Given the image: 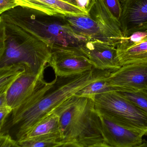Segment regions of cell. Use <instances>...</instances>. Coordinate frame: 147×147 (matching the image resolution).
<instances>
[{"mask_svg":"<svg viewBox=\"0 0 147 147\" xmlns=\"http://www.w3.org/2000/svg\"><path fill=\"white\" fill-rule=\"evenodd\" d=\"M110 71L93 68L78 75L56 77L51 88L49 84L40 87L22 104L12 110L9 129L13 134V139L19 141L30 129L52 113L64 101Z\"/></svg>","mask_w":147,"mask_h":147,"instance_id":"1","label":"cell"},{"mask_svg":"<svg viewBox=\"0 0 147 147\" xmlns=\"http://www.w3.org/2000/svg\"><path fill=\"white\" fill-rule=\"evenodd\" d=\"M1 21L42 41L51 51L80 48L88 40L73 31L64 15L47 14L17 5L0 14Z\"/></svg>","mask_w":147,"mask_h":147,"instance_id":"2","label":"cell"},{"mask_svg":"<svg viewBox=\"0 0 147 147\" xmlns=\"http://www.w3.org/2000/svg\"><path fill=\"white\" fill-rule=\"evenodd\" d=\"M52 113L59 117L63 142H73L81 147L104 143L101 118L92 98L74 95Z\"/></svg>","mask_w":147,"mask_h":147,"instance_id":"3","label":"cell"},{"mask_svg":"<svg viewBox=\"0 0 147 147\" xmlns=\"http://www.w3.org/2000/svg\"><path fill=\"white\" fill-rule=\"evenodd\" d=\"M3 23L6 39L5 50L0 59V68L20 65L26 73L38 74L48 65L51 49L36 38L9 24Z\"/></svg>","mask_w":147,"mask_h":147,"instance_id":"4","label":"cell"},{"mask_svg":"<svg viewBox=\"0 0 147 147\" xmlns=\"http://www.w3.org/2000/svg\"><path fill=\"white\" fill-rule=\"evenodd\" d=\"M64 17L76 33L88 40H97L116 47L124 38L119 22L102 0H92L87 14Z\"/></svg>","mask_w":147,"mask_h":147,"instance_id":"5","label":"cell"},{"mask_svg":"<svg viewBox=\"0 0 147 147\" xmlns=\"http://www.w3.org/2000/svg\"><path fill=\"white\" fill-rule=\"evenodd\" d=\"M93 99L98 114L117 124L147 135V114L118 92L98 94Z\"/></svg>","mask_w":147,"mask_h":147,"instance_id":"6","label":"cell"},{"mask_svg":"<svg viewBox=\"0 0 147 147\" xmlns=\"http://www.w3.org/2000/svg\"><path fill=\"white\" fill-rule=\"evenodd\" d=\"M48 65L56 77H67L81 74L93 69L80 48H62L51 51Z\"/></svg>","mask_w":147,"mask_h":147,"instance_id":"7","label":"cell"},{"mask_svg":"<svg viewBox=\"0 0 147 147\" xmlns=\"http://www.w3.org/2000/svg\"><path fill=\"white\" fill-rule=\"evenodd\" d=\"M106 80L117 91L147 89V62L123 65L107 76Z\"/></svg>","mask_w":147,"mask_h":147,"instance_id":"8","label":"cell"},{"mask_svg":"<svg viewBox=\"0 0 147 147\" xmlns=\"http://www.w3.org/2000/svg\"><path fill=\"white\" fill-rule=\"evenodd\" d=\"M45 69L37 75L22 73L6 92L7 106L12 110L17 108L44 85L47 82L44 79Z\"/></svg>","mask_w":147,"mask_h":147,"instance_id":"9","label":"cell"},{"mask_svg":"<svg viewBox=\"0 0 147 147\" xmlns=\"http://www.w3.org/2000/svg\"><path fill=\"white\" fill-rule=\"evenodd\" d=\"M119 24L124 38L147 29V0H121Z\"/></svg>","mask_w":147,"mask_h":147,"instance_id":"10","label":"cell"},{"mask_svg":"<svg viewBox=\"0 0 147 147\" xmlns=\"http://www.w3.org/2000/svg\"><path fill=\"white\" fill-rule=\"evenodd\" d=\"M98 115L105 144L112 147H136L143 143V137L146 136L144 133L119 125Z\"/></svg>","mask_w":147,"mask_h":147,"instance_id":"11","label":"cell"},{"mask_svg":"<svg viewBox=\"0 0 147 147\" xmlns=\"http://www.w3.org/2000/svg\"><path fill=\"white\" fill-rule=\"evenodd\" d=\"M94 69L115 70L121 67L116 47L97 40H88L80 47Z\"/></svg>","mask_w":147,"mask_h":147,"instance_id":"12","label":"cell"},{"mask_svg":"<svg viewBox=\"0 0 147 147\" xmlns=\"http://www.w3.org/2000/svg\"><path fill=\"white\" fill-rule=\"evenodd\" d=\"M34 139L54 140L63 142L58 116L51 113L30 129L19 141Z\"/></svg>","mask_w":147,"mask_h":147,"instance_id":"13","label":"cell"},{"mask_svg":"<svg viewBox=\"0 0 147 147\" xmlns=\"http://www.w3.org/2000/svg\"><path fill=\"white\" fill-rule=\"evenodd\" d=\"M121 66L147 62V29L142 31V37L139 42L124 50H117Z\"/></svg>","mask_w":147,"mask_h":147,"instance_id":"14","label":"cell"},{"mask_svg":"<svg viewBox=\"0 0 147 147\" xmlns=\"http://www.w3.org/2000/svg\"><path fill=\"white\" fill-rule=\"evenodd\" d=\"M114 71L115 70L110 71L94 82L85 86L79 90L75 95L79 96L85 97L93 99L94 96L98 94L112 91H117L115 88L110 86L106 80V77Z\"/></svg>","mask_w":147,"mask_h":147,"instance_id":"15","label":"cell"},{"mask_svg":"<svg viewBox=\"0 0 147 147\" xmlns=\"http://www.w3.org/2000/svg\"><path fill=\"white\" fill-rule=\"evenodd\" d=\"M24 71L23 67L20 65L0 68V95L6 92L10 85Z\"/></svg>","mask_w":147,"mask_h":147,"instance_id":"16","label":"cell"},{"mask_svg":"<svg viewBox=\"0 0 147 147\" xmlns=\"http://www.w3.org/2000/svg\"><path fill=\"white\" fill-rule=\"evenodd\" d=\"M147 114V89L133 91H117Z\"/></svg>","mask_w":147,"mask_h":147,"instance_id":"17","label":"cell"},{"mask_svg":"<svg viewBox=\"0 0 147 147\" xmlns=\"http://www.w3.org/2000/svg\"><path fill=\"white\" fill-rule=\"evenodd\" d=\"M18 143L21 147H53L62 142L54 140L34 139L22 140Z\"/></svg>","mask_w":147,"mask_h":147,"instance_id":"18","label":"cell"},{"mask_svg":"<svg viewBox=\"0 0 147 147\" xmlns=\"http://www.w3.org/2000/svg\"><path fill=\"white\" fill-rule=\"evenodd\" d=\"M103 3L112 16L119 21L121 14V7L119 0H102Z\"/></svg>","mask_w":147,"mask_h":147,"instance_id":"19","label":"cell"},{"mask_svg":"<svg viewBox=\"0 0 147 147\" xmlns=\"http://www.w3.org/2000/svg\"><path fill=\"white\" fill-rule=\"evenodd\" d=\"M0 147H21L18 142L7 134H0Z\"/></svg>","mask_w":147,"mask_h":147,"instance_id":"20","label":"cell"},{"mask_svg":"<svg viewBox=\"0 0 147 147\" xmlns=\"http://www.w3.org/2000/svg\"><path fill=\"white\" fill-rule=\"evenodd\" d=\"M12 110L7 106L0 108V134L3 129L7 118L10 115Z\"/></svg>","mask_w":147,"mask_h":147,"instance_id":"21","label":"cell"},{"mask_svg":"<svg viewBox=\"0 0 147 147\" xmlns=\"http://www.w3.org/2000/svg\"><path fill=\"white\" fill-rule=\"evenodd\" d=\"M5 39L6 34L5 27L1 21L0 22V59L1 58L5 50Z\"/></svg>","mask_w":147,"mask_h":147,"instance_id":"22","label":"cell"},{"mask_svg":"<svg viewBox=\"0 0 147 147\" xmlns=\"http://www.w3.org/2000/svg\"><path fill=\"white\" fill-rule=\"evenodd\" d=\"M16 6L15 0H0V14Z\"/></svg>","mask_w":147,"mask_h":147,"instance_id":"23","label":"cell"},{"mask_svg":"<svg viewBox=\"0 0 147 147\" xmlns=\"http://www.w3.org/2000/svg\"><path fill=\"white\" fill-rule=\"evenodd\" d=\"M77 6L84 9L87 13V10L90 7L92 0H76Z\"/></svg>","mask_w":147,"mask_h":147,"instance_id":"24","label":"cell"},{"mask_svg":"<svg viewBox=\"0 0 147 147\" xmlns=\"http://www.w3.org/2000/svg\"><path fill=\"white\" fill-rule=\"evenodd\" d=\"M53 147H81L73 142H66L59 143Z\"/></svg>","mask_w":147,"mask_h":147,"instance_id":"25","label":"cell"},{"mask_svg":"<svg viewBox=\"0 0 147 147\" xmlns=\"http://www.w3.org/2000/svg\"><path fill=\"white\" fill-rule=\"evenodd\" d=\"M7 106L6 92L0 95V108Z\"/></svg>","mask_w":147,"mask_h":147,"instance_id":"26","label":"cell"},{"mask_svg":"<svg viewBox=\"0 0 147 147\" xmlns=\"http://www.w3.org/2000/svg\"><path fill=\"white\" fill-rule=\"evenodd\" d=\"M91 147H112L110 146H109L107 144L105 143H101V144H97V145H95Z\"/></svg>","mask_w":147,"mask_h":147,"instance_id":"27","label":"cell"},{"mask_svg":"<svg viewBox=\"0 0 147 147\" xmlns=\"http://www.w3.org/2000/svg\"><path fill=\"white\" fill-rule=\"evenodd\" d=\"M61 1L69 3H71V4L77 6V2H76V0H61Z\"/></svg>","mask_w":147,"mask_h":147,"instance_id":"28","label":"cell"},{"mask_svg":"<svg viewBox=\"0 0 147 147\" xmlns=\"http://www.w3.org/2000/svg\"><path fill=\"white\" fill-rule=\"evenodd\" d=\"M136 147H147V142H143L142 144Z\"/></svg>","mask_w":147,"mask_h":147,"instance_id":"29","label":"cell"},{"mask_svg":"<svg viewBox=\"0 0 147 147\" xmlns=\"http://www.w3.org/2000/svg\"><path fill=\"white\" fill-rule=\"evenodd\" d=\"M1 17H0V22H1Z\"/></svg>","mask_w":147,"mask_h":147,"instance_id":"30","label":"cell"}]
</instances>
